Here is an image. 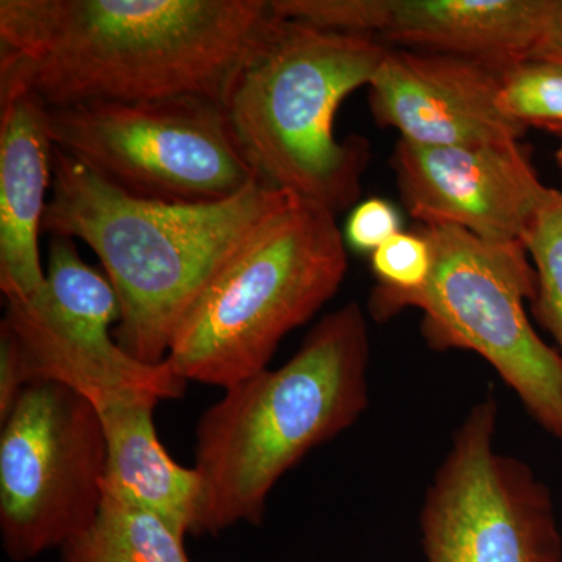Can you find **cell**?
Returning a JSON list of instances; mask_svg holds the SVG:
<instances>
[{
  "label": "cell",
  "instance_id": "obj_15",
  "mask_svg": "<svg viewBox=\"0 0 562 562\" xmlns=\"http://www.w3.org/2000/svg\"><path fill=\"white\" fill-rule=\"evenodd\" d=\"M160 402L149 392H135L94 406L106 441L103 495L157 514L187 538L201 482L194 468H183L162 447L154 422Z\"/></svg>",
  "mask_w": 562,
  "mask_h": 562
},
{
  "label": "cell",
  "instance_id": "obj_13",
  "mask_svg": "<svg viewBox=\"0 0 562 562\" xmlns=\"http://www.w3.org/2000/svg\"><path fill=\"white\" fill-rule=\"evenodd\" d=\"M502 69L471 58L391 47L369 85L380 127L416 146L520 143L525 127L498 103Z\"/></svg>",
  "mask_w": 562,
  "mask_h": 562
},
{
  "label": "cell",
  "instance_id": "obj_14",
  "mask_svg": "<svg viewBox=\"0 0 562 562\" xmlns=\"http://www.w3.org/2000/svg\"><path fill=\"white\" fill-rule=\"evenodd\" d=\"M47 106L35 92L0 81V290L31 301L46 286L40 232L54 158Z\"/></svg>",
  "mask_w": 562,
  "mask_h": 562
},
{
  "label": "cell",
  "instance_id": "obj_20",
  "mask_svg": "<svg viewBox=\"0 0 562 562\" xmlns=\"http://www.w3.org/2000/svg\"><path fill=\"white\" fill-rule=\"evenodd\" d=\"M401 232L398 210L386 199L371 198L351 209L342 238L347 249L371 255Z\"/></svg>",
  "mask_w": 562,
  "mask_h": 562
},
{
  "label": "cell",
  "instance_id": "obj_18",
  "mask_svg": "<svg viewBox=\"0 0 562 562\" xmlns=\"http://www.w3.org/2000/svg\"><path fill=\"white\" fill-rule=\"evenodd\" d=\"M498 103L525 127L535 124L562 131V63L528 58L506 66Z\"/></svg>",
  "mask_w": 562,
  "mask_h": 562
},
{
  "label": "cell",
  "instance_id": "obj_19",
  "mask_svg": "<svg viewBox=\"0 0 562 562\" xmlns=\"http://www.w3.org/2000/svg\"><path fill=\"white\" fill-rule=\"evenodd\" d=\"M376 286L392 292H412L427 283L432 268L430 243L424 233L401 232L371 254Z\"/></svg>",
  "mask_w": 562,
  "mask_h": 562
},
{
  "label": "cell",
  "instance_id": "obj_1",
  "mask_svg": "<svg viewBox=\"0 0 562 562\" xmlns=\"http://www.w3.org/2000/svg\"><path fill=\"white\" fill-rule=\"evenodd\" d=\"M277 20L271 0H2L0 81L50 109L201 98L224 105Z\"/></svg>",
  "mask_w": 562,
  "mask_h": 562
},
{
  "label": "cell",
  "instance_id": "obj_10",
  "mask_svg": "<svg viewBox=\"0 0 562 562\" xmlns=\"http://www.w3.org/2000/svg\"><path fill=\"white\" fill-rule=\"evenodd\" d=\"M497 398L465 414L422 502L427 562H562L552 492L495 446Z\"/></svg>",
  "mask_w": 562,
  "mask_h": 562
},
{
  "label": "cell",
  "instance_id": "obj_7",
  "mask_svg": "<svg viewBox=\"0 0 562 562\" xmlns=\"http://www.w3.org/2000/svg\"><path fill=\"white\" fill-rule=\"evenodd\" d=\"M116 291L80 257L76 239L52 236L46 286L31 301H9L0 322V422L33 382H57L92 405L135 392L183 397L187 382L168 361L146 364L111 333L120 322Z\"/></svg>",
  "mask_w": 562,
  "mask_h": 562
},
{
  "label": "cell",
  "instance_id": "obj_12",
  "mask_svg": "<svg viewBox=\"0 0 562 562\" xmlns=\"http://www.w3.org/2000/svg\"><path fill=\"white\" fill-rule=\"evenodd\" d=\"M392 169L413 220L494 243L524 244L553 191L539 179L520 143L428 147L401 139Z\"/></svg>",
  "mask_w": 562,
  "mask_h": 562
},
{
  "label": "cell",
  "instance_id": "obj_22",
  "mask_svg": "<svg viewBox=\"0 0 562 562\" xmlns=\"http://www.w3.org/2000/svg\"><path fill=\"white\" fill-rule=\"evenodd\" d=\"M557 160H558V162H560V166L562 168V147L560 150H558Z\"/></svg>",
  "mask_w": 562,
  "mask_h": 562
},
{
  "label": "cell",
  "instance_id": "obj_5",
  "mask_svg": "<svg viewBox=\"0 0 562 562\" xmlns=\"http://www.w3.org/2000/svg\"><path fill=\"white\" fill-rule=\"evenodd\" d=\"M349 269L330 211L291 199L233 255L180 325L166 361L222 390L269 368L280 342L335 297Z\"/></svg>",
  "mask_w": 562,
  "mask_h": 562
},
{
  "label": "cell",
  "instance_id": "obj_17",
  "mask_svg": "<svg viewBox=\"0 0 562 562\" xmlns=\"http://www.w3.org/2000/svg\"><path fill=\"white\" fill-rule=\"evenodd\" d=\"M536 272L532 314L562 355V191L553 190L524 238Z\"/></svg>",
  "mask_w": 562,
  "mask_h": 562
},
{
  "label": "cell",
  "instance_id": "obj_9",
  "mask_svg": "<svg viewBox=\"0 0 562 562\" xmlns=\"http://www.w3.org/2000/svg\"><path fill=\"white\" fill-rule=\"evenodd\" d=\"M106 441L98 409L57 382L21 392L0 431V538L13 562L61 549L98 516Z\"/></svg>",
  "mask_w": 562,
  "mask_h": 562
},
{
  "label": "cell",
  "instance_id": "obj_2",
  "mask_svg": "<svg viewBox=\"0 0 562 562\" xmlns=\"http://www.w3.org/2000/svg\"><path fill=\"white\" fill-rule=\"evenodd\" d=\"M291 199L261 181L216 203L140 198L54 147L43 232L98 255L120 301L114 339L135 360L161 364L233 255Z\"/></svg>",
  "mask_w": 562,
  "mask_h": 562
},
{
  "label": "cell",
  "instance_id": "obj_6",
  "mask_svg": "<svg viewBox=\"0 0 562 562\" xmlns=\"http://www.w3.org/2000/svg\"><path fill=\"white\" fill-rule=\"evenodd\" d=\"M430 243L427 283L412 292L373 288L369 314L386 322L419 310L432 350H468L490 362L543 430L562 441V355L532 328L536 272L520 243H494L449 225H419Z\"/></svg>",
  "mask_w": 562,
  "mask_h": 562
},
{
  "label": "cell",
  "instance_id": "obj_8",
  "mask_svg": "<svg viewBox=\"0 0 562 562\" xmlns=\"http://www.w3.org/2000/svg\"><path fill=\"white\" fill-rule=\"evenodd\" d=\"M47 122L55 147L140 198L216 203L260 181L209 99L47 106Z\"/></svg>",
  "mask_w": 562,
  "mask_h": 562
},
{
  "label": "cell",
  "instance_id": "obj_3",
  "mask_svg": "<svg viewBox=\"0 0 562 562\" xmlns=\"http://www.w3.org/2000/svg\"><path fill=\"white\" fill-rule=\"evenodd\" d=\"M371 336L358 303L322 317L301 349L224 390L194 430L201 482L190 535L260 525L280 480L369 408Z\"/></svg>",
  "mask_w": 562,
  "mask_h": 562
},
{
  "label": "cell",
  "instance_id": "obj_21",
  "mask_svg": "<svg viewBox=\"0 0 562 562\" xmlns=\"http://www.w3.org/2000/svg\"><path fill=\"white\" fill-rule=\"evenodd\" d=\"M535 58L562 63V7L557 22H554L553 31L550 32L549 38L546 40Z\"/></svg>",
  "mask_w": 562,
  "mask_h": 562
},
{
  "label": "cell",
  "instance_id": "obj_11",
  "mask_svg": "<svg viewBox=\"0 0 562 562\" xmlns=\"http://www.w3.org/2000/svg\"><path fill=\"white\" fill-rule=\"evenodd\" d=\"M284 20L373 36L395 49L436 52L503 69L535 58L562 0H271Z\"/></svg>",
  "mask_w": 562,
  "mask_h": 562
},
{
  "label": "cell",
  "instance_id": "obj_16",
  "mask_svg": "<svg viewBox=\"0 0 562 562\" xmlns=\"http://www.w3.org/2000/svg\"><path fill=\"white\" fill-rule=\"evenodd\" d=\"M63 562H191L184 536L157 514L103 495L98 516L61 547Z\"/></svg>",
  "mask_w": 562,
  "mask_h": 562
},
{
  "label": "cell",
  "instance_id": "obj_4",
  "mask_svg": "<svg viewBox=\"0 0 562 562\" xmlns=\"http://www.w3.org/2000/svg\"><path fill=\"white\" fill-rule=\"evenodd\" d=\"M390 50L373 36L277 14L224 103L261 183L335 216L357 205L369 144L336 138V113L351 92L371 85Z\"/></svg>",
  "mask_w": 562,
  "mask_h": 562
}]
</instances>
